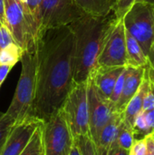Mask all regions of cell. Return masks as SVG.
I'll list each match as a JSON object with an SVG mask.
<instances>
[{"instance_id":"cell-6","label":"cell","mask_w":154,"mask_h":155,"mask_svg":"<svg viewBox=\"0 0 154 155\" xmlns=\"http://www.w3.org/2000/svg\"><path fill=\"white\" fill-rule=\"evenodd\" d=\"M75 143L66 115L60 108L43 124L44 155H69Z\"/></svg>"},{"instance_id":"cell-21","label":"cell","mask_w":154,"mask_h":155,"mask_svg":"<svg viewBox=\"0 0 154 155\" xmlns=\"http://www.w3.org/2000/svg\"><path fill=\"white\" fill-rule=\"evenodd\" d=\"M75 143L82 155H97L95 144L89 135H79L75 137Z\"/></svg>"},{"instance_id":"cell-29","label":"cell","mask_w":154,"mask_h":155,"mask_svg":"<svg viewBox=\"0 0 154 155\" xmlns=\"http://www.w3.org/2000/svg\"><path fill=\"white\" fill-rule=\"evenodd\" d=\"M143 114H144L148 130L150 134H152L154 133V108L148 111H143Z\"/></svg>"},{"instance_id":"cell-10","label":"cell","mask_w":154,"mask_h":155,"mask_svg":"<svg viewBox=\"0 0 154 155\" xmlns=\"http://www.w3.org/2000/svg\"><path fill=\"white\" fill-rule=\"evenodd\" d=\"M127 65L125 27L123 19L118 20L110 33L98 58V67H118Z\"/></svg>"},{"instance_id":"cell-39","label":"cell","mask_w":154,"mask_h":155,"mask_svg":"<svg viewBox=\"0 0 154 155\" xmlns=\"http://www.w3.org/2000/svg\"><path fill=\"white\" fill-rule=\"evenodd\" d=\"M152 49L154 51V44H153V45H152Z\"/></svg>"},{"instance_id":"cell-34","label":"cell","mask_w":154,"mask_h":155,"mask_svg":"<svg viewBox=\"0 0 154 155\" xmlns=\"http://www.w3.org/2000/svg\"><path fill=\"white\" fill-rule=\"evenodd\" d=\"M145 68H146V70H147V73H148V76H149V79L152 81V82H153L154 83V69L149 64V63L146 64V66H145Z\"/></svg>"},{"instance_id":"cell-7","label":"cell","mask_w":154,"mask_h":155,"mask_svg":"<svg viewBox=\"0 0 154 155\" xmlns=\"http://www.w3.org/2000/svg\"><path fill=\"white\" fill-rule=\"evenodd\" d=\"M62 109L74 138L79 135H89L88 82L74 85Z\"/></svg>"},{"instance_id":"cell-17","label":"cell","mask_w":154,"mask_h":155,"mask_svg":"<svg viewBox=\"0 0 154 155\" xmlns=\"http://www.w3.org/2000/svg\"><path fill=\"white\" fill-rule=\"evenodd\" d=\"M117 0H75L78 6L85 13L95 16L107 15L113 11Z\"/></svg>"},{"instance_id":"cell-28","label":"cell","mask_w":154,"mask_h":155,"mask_svg":"<svg viewBox=\"0 0 154 155\" xmlns=\"http://www.w3.org/2000/svg\"><path fill=\"white\" fill-rule=\"evenodd\" d=\"M15 43L14 39L9 32V30L7 29V27L5 25L1 26V31H0V50L5 48V46L9 45L10 44Z\"/></svg>"},{"instance_id":"cell-25","label":"cell","mask_w":154,"mask_h":155,"mask_svg":"<svg viewBox=\"0 0 154 155\" xmlns=\"http://www.w3.org/2000/svg\"><path fill=\"white\" fill-rule=\"evenodd\" d=\"M135 0H117L115 6L113 8V12L118 19H122L127 10L131 7V5L134 3Z\"/></svg>"},{"instance_id":"cell-37","label":"cell","mask_w":154,"mask_h":155,"mask_svg":"<svg viewBox=\"0 0 154 155\" xmlns=\"http://www.w3.org/2000/svg\"><path fill=\"white\" fill-rule=\"evenodd\" d=\"M134 2H140V3H144V4H148L154 6V0H135Z\"/></svg>"},{"instance_id":"cell-19","label":"cell","mask_w":154,"mask_h":155,"mask_svg":"<svg viewBox=\"0 0 154 155\" xmlns=\"http://www.w3.org/2000/svg\"><path fill=\"white\" fill-rule=\"evenodd\" d=\"M23 53V49L15 43L10 44L0 50V65H9L14 67V65L21 60Z\"/></svg>"},{"instance_id":"cell-11","label":"cell","mask_w":154,"mask_h":155,"mask_svg":"<svg viewBox=\"0 0 154 155\" xmlns=\"http://www.w3.org/2000/svg\"><path fill=\"white\" fill-rule=\"evenodd\" d=\"M43 123V121L29 115L23 121L15 124L0 151V155H21L35 130Z\"/></svg>"},{"instance_id":"cell-16","label":"cell","mask_w":154,"mask_h":155,"mask_svg":"<svg viewBox=\"0 0 154 155\" xmlns=\"http://www.w3.org/2000/svg\"><path fill=\"white\" fill-rule=\"evenodd\" d=\"M127 65L130 67H145L148 64V57L144 54L139 43L125 29Z\"/></svg>"},{"instance_id":"cell-9","label":"cell","mask_w":154,"mask_h":155,"mask_svg":"<svg viewBox=\"0 0 154 155\" xmlns=\"http://www.w3.org/2000/svg\"><path fill=\"white\" fill-rule=\"evenodd\" d=\"M88 104L89 135L95 144L101 131L116 112L111 102L103 97L91 82H88Z\"/></svg>"},{"instance_id":"cell-20","label":"cell","mask_w":154,"mask_h":155,"mask_svg":"<svg viewBox=\"0 0 154 155\" xmlns=\"http://www.w3.org/2000/svg\"><path fill=\"white\" fill-rule=\"evenodd\" d=\"M43 124L35 130L29 143L21 155H44L43 145Z\"/></svg>"},{"instance_id":"cell-22","label":"cell","mask_w":154,"mask_h":155,"mask_svg":"<svg viewBox=\"0 0 154 155\" xmlns=\"http://www.w3.org/2000/svg\"><path fill=\"white\" fill-rule=\"evenodd\" d=\"M15 123L5 114H0V151Z\"/></svg>"},{"instance_id":"cell-40","label":"cell","mask_w":154,"mask_h":155,"mask_svg":"<svg viewBox=\"0 0 154 155\" xmlns=\"http://www.w3.org/2000/svg\"><path fill=\"white\" fill-rule=\"evenodd\" d=\"M1 26H2V24L0 23V31H1Z\"/></svg>"},{"instance_id":"cell-30","label":"cell","mask_w":154,"mask_h":155,"mask_svg":"<svg viewBox=\"0 0 154 155\" xmlns=\"http://www.w3.org/2000/svg\"><path fill=\"white\" fill-rule=\"evenodd\" d=\"M145 143H146V155H154V133L144 137Z\"/></svg>"},{"instance_id":"cell-4","label":"cell","mask_w":154,"mask_h":155,"mask_svg":"<svg viewBox=\"0 0 154 155\" xmlns=\"http://www.w3.org/2000/svg\"><path fill=\"white\" fill-rule=\"evenodd\" d=\"M5 26L14 42L23 51L34 47L38 36L39 26L25 3L18 0H5Z\"/></svg>"},{"instance_id":"cell-13","label":"cell","mask_w":154,"mask_h":155,"mask_svg":"<svg viewBox=\"0 0 154 155\" xmlns=\"http://www.w3.org/2000/svg\"><path fill=\"white\" fill-rule=\"evenodd\" d=\"M128 72L125 77L123 88L121 96L114 105V110L118 114H122L129 101L137 93L145 72V67H130L127 66Z\"/></svg>"},{"instance_id":"cell-26","label":"cell","mask_w":154,"mask_h":155,"mask_svg":"<svg viewBox=\"0 0 154 155\" xmlns=\"http://www.w3.org/2000/svg\"><path fill=\"white\" fill-rule=\"evenodd\" d=\"M148 74V73H147ZM149 77V76H148ZM154 108V83L149 79V88L147 91V94L145 95L143 105V111H148Z\"/></svg>"},{"instance_id":"cell-38","label":"cell","mask_w":154,"mask_h":155,"mask_svg":"<svg viewBox=\"0 0 154 155\" xmlns=\"http://www.w3.org/2000/svg\"><path fill=\"white\" fill-rule=\"evenodd\" d=\"M18 1H20V2H23V3H25V0H18Z\"/></svg>"},{"instance_id":"cell-27","label":"cell","mask_w":154,"mask_h":155,"mask_svg":"<svg viewBox=\"0 0 154 155\" xmlns=\"http://www.w3.org/2000/svg\"><path fill=\"white\" fill-rule=\"evenodd\" d=\"M146 154H147V150H146V143H145L144 138L139 139V140H134V143L129 151V155Z\"/></svg>"},{"instance_id":"cell-24","label":"cell","mask_w":154,"mask_h":155,"mask_svg":"<svg viewBox=\"0 0 154 155\" xmlns=\"http://www.w3.org/2000/svg\"><path fill=\"white\" fill-rule=\"evenodd\" d=\"M41 4H42V0H25V6L27 7L30 14L33 15V17L37 22L38 26H39V21H40Z\"/></svg>"},{"instance_id":"cell-33","label":"cell","mask_w":154,"mask_h":155,"mask_svg":"<svg viewBox=\"0 0 154 155\" xmlns=\"http://www.w3.org/2000/svg\"><path fill=\"white\" fill-rule=\"evenodd\" d=\"M108 155H129V152L121 148H113L109 151Z\"/></svg>"},{"instance_id":"cell-23","label":"cell","mask_w":154,"mask_h":155,"mask_svg":"<svg viewBox=\"0 0 154 155\" xmlns=\"http://www.w3.org/2000/svg\"><path fill=\"white\" fill-rule=\"evenodd\" d=\"M127 72H128V68L127 66H125V68L123 69V71L122 72V74H120V76L118 77L115 84H114V87H113V90L112 92V94L109 98V101L111 102V104L114 106L116 104V103L118 102L120 96H121V94H122V91H123V84H124V81H125V77H126V74H127Z\"/></svg>"},{"instance_id":"cell-14","label":"cell","mask_w":154,"mask_h":155,"mask_svg":"<svg viewBox=\"0 0 154 155\" xmlns=\"http://www.w3.org/2000/svg\"><path fill=\"white\" fill-rule=\"evenodd\" d=\"M148 88H149V77H148L147 70L145 68L144 76L137 93L129 101L123 112L122 113L123 122L131 128L133 127V124L136 116L143 111V101L147 94Z\"/></svg>"},{"instance_id":"cell-36","label":"cell","mask_w":154,"mask_h":155,"mask_svg":"<svg viewBox=\"0 0 154 155\" xmlns=\"http://www.w3.org/2000/svg\"><path fill=\"white\" fill-rule=\"evenodd\" d=\"M69 155H82L79 148H78V146L76 145L75 143H74V147H73V149H72V151H71V153H70Z\"/></svg>"},{"instance_id":"cell-5","label":"cell","mask_w":154,"mask_h":155,"mask_svg":"<svg viewBox=\"0 0 154 155\" xmlns=\"http://www.w3.org/2000/svg\"><path fill=\"white\" fill-rule=\"evenodd\" d=\"M122 19L125 29L148 56L154 44V6L134 2Z\"/></svg>"},{"instance_id":"cell-35","label":"cell","mask_w":154,"mask_h":155,"mask_svg":"<svg viewBox=\"0 0 154 155\" xmlns=\"http://www.w3.org/2000/svg\"><path fill=\"white\" fill-rule=\"evenodd\" d=\"M147 57H148V63H149V64L154 69V51L152 49L151 50V52H150V54H148Z\"/></svg>"},{"instance_id":"cell-15","label":"cell","mask_w":154,"mask_h":155,"mask_svg":"<svg viewBox=\"0 0 154 155\" xmlns=\"http://www.w3.org/2000/svg\"><path fill=\"white\" fill-rule=\"evenodd\" d=\"M122 120V114L115 113L111 120L103 128L95 143L97 155H108L109 151L116 138L118 128Z\"/></svg>"},{"instance_id":"cell-3","label":"cell","mask_w":154,"mask_h":155,"mask_svg":"<svg viewBox=\"0 0 154 155\" xmlns=\"http://www.w3.org/2000/svg\"><path fill=\"white\" fill-rule=\"evenodd\" d=\"M20 61L22 64L20 77L12 102L5 113L15 124L30 115L35 92V45L24 51Z\"/></svg>"},{"instance_id":"cell-18","label":"cell","mask_w":154,"mask_h":155,"mask_svg":"<svg viewBox=\"0 0 154 155\" xmlns=\"http://www.w3.org/2000/svg\"><path fill=\"white\" fill-rule=\"evenodd\" d=\"M133 143H134V135H133V128L126 125L122 120V122L119 125V128H118L116 138H115L111 149L121 148V149H123V150H126L129 152L130 149L132 148Z\"/></svg>"},{"instance_id":"cell-12","label":"cell","mask_w":154,"mask_h":155,"mask_svg":"<svg viewBox=\"0 0 154 155\" xmlns=\"http://www.w3.org/2000/svg\"><path fill=\"white\" fill-rule=\"evenodd\" d=\"M125 66L118 67H98L88 82H91L99 94L105 99L110 98L114 84Z\"/></svg>"},{"instance_id":"cell-8","label":"cell","mask_w":154,"mask_h":155,"mask_svg":"<svg viewBox=\"0 0 154 155\" xmlns=\"http://www.w3.org/2000/svg\"><path fill=\"white\" fill-rule=\"evenodd\" d=\"M84 14L75 0H42L38 35L48 29L69 25Z\"/></svg>"},{"instance_id":"cell-31","label":"cell","mask_w":154,"mask_h":155,"mask_svg":"<svg viewBox=\"0 0 154 155\" xmlns=\"http://www.w3.org/2000/svg\"><path fill=\"white\" fill-rule=\"evenodd\" d=\"M12 68L13 67L9 66V65H0V86L5 80L7 74H9V72Z\"/></svg>"},{"instance_id":"cell-1","label":"cell","mask_w":154,"mask_h":155,"mask_svg":"<svg viewBox=\"0 0 154 155\" xmlns=\"http://www.w3.org/2000/svg\"><path fill=\"white\" fill-rule=\"evenodd\" d=\"M35 62V92L30 115L45 122L62 108L75 84L74 35L68 25L38 35Z\"/></svg>"},{"instance_id":"cell-2","label":"cell","mask_w":154,"mask_h":155,"mask_svg":"<svg viewBox=\"0 0 154 155\" xmlns=\"http://www.w3.org/2000/svg\"><path fill=\"white\" fill-rule=\"evenodd\" d=\"M118 19L114 12L95 16L84 14L69 25L74 35V82L87 83L98 68V58Z\"/></svg>"},{"instance_id":"cell-32","label":"cell","mask_w":154,"mask_h":155,"mask_svg":"<svg viewBox=\"0 0 154 155\" xmlns=\"http://www.w3.org/2000/svg\"><path fill=\"white\" fill-rule=\"evenodd\" d=\"M0 23L5 25V0H0Z\"/></svg>"}]
</instances>
